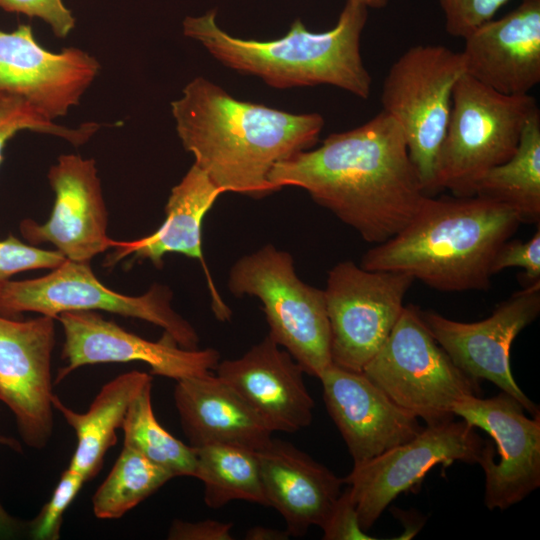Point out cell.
Returning <instances> with one entry per match:
<instances>
[{
    "label": "cell",
    "mask_w": 540,
    "mask_h": 540,
    "mask_svg": "<svg viewBox=\"0 0 540 540\" xmlns=\"http://www.w3.org/2000/svg\"><path fill=\"white\" fill-rule=\"evenodd\" d=\"M269 181L277 191L304 189L372 244L398 233L427 196L400 127L383 111L277 163Z\"/></svg>",
    "instance_id": "6da1fadb"
},
{
    "label": "cell",
    "mask_w": 540,
    "mask_h": 540,
    "mask_svg": "<svg viewBox=\"0 0 540 540\" xmlns=\"http://www.w3.org/2000/svg\"><path fill=\"white\" fill-rule=\"evenodd\" d=\"M184 149L224 193L253 198L277 190L273 167L318 141L324 119L241 101L204 77H196L171 103Z\"/></svg>",
    "instance_id": "7a4b0ae2"
},
{
    "label": "cell",
    "mask_w": 540,
    "mask_h": 540,
    "mask_svg": "<svg viewBox=\"0 0 540 540\" xmlns=\"http://www.w3.org/2000/svg\"><path fill=\"white\" fill-rule=\"evenodd\" d=\"M521 223L489 198L427 195L398 233L363 255L361 267L405 273L439 291L487 290L498 251Z\"/></svg>",
    "instance_id": "3957f363"
},
{
    "label": "cell",
    "mask_w": 540,
    "mask_h": 540,
    "mask_svg": "<svg viewBox=\"0 0 540 540\" xmlns=\"http://www.w3.org/2000/svg\"><path fill=\"white\" fill-rule=\"evenodd\" d=\"M216 16L213 9L186 17L183 33L224 66L256 76L274 88L331 85L369 98L372 80L360 52L368 7L361 0H347L328 31H309L296 19L287 34L270 41L234 37L219 27Z\"/></svg>",
    "instance_id": "277c9868"
},
{
    "label": "cell",
    "mask_w": 540,
    "mask_h": 540,
    "mask_svg": "<svg viewBox=\"0 0 540 540\" xmlns=\"http://www.w3.org/2000/svg\"><path fill=\"white\" fill-rule=\"evenodd\" d=\"M227 286L234 296L261 301L268 335L306 374L319 378L332 364L324 291L298 277L290 253L268 244L244 255L231 267Z\"/></svg>",
    "instance_id": "5b68a950"
},
{
    "label": "cell",
    "mask_w": 540,
    "mask_h": 540,
    "mask_svg": "<svg viewBox=\"0 0 540 540\" xmlns=\"http://www.w3.org/2000/svg\"><path fill=\"white\" fill-rule=\"evenodd\" d=\"M536 100L504 95L464 73L452 94L450 118L437 163V191L473 196L477 179L516 151Z\"/></svg>",
    "instance_id": "8992f818"
},
{
    "label": "cell",
    "mask_w": 540,
    "mask_h": 540,
    "mask_svg": "<svg viewBox=\"0 0 540 540\" xmlns=\"http://www.w3.org/2000/svg\"><path fill=\"white\" fill-rule=\"evenodd\" d=\"M362 373L393 402L426 425L454 420V405L480 396L479 382L460 370L437 343L420 309L405 305L385 342Z\"/></svg>",
    "instance_id": "52a82bcc"
},
{
    "label": "cell",
    "mask_w": 540,
    "mask_h": 540,
    "mask_svg": "<svg viewBox=\"0 0 540 540\" xmlns=\"http://www.w3.org/2000/svg\"><path fill=\"white\" fill-rule=\"evenodd\" d=\"M465 73L461 52L420 44L391 65L382 85V111L400 127L426 195L437 191V163L452 94Z\"/></svg>",
    "instance_id": "ba28073f"
},
{
    "label": "cell",
    "mask_w": 540,
    "mask_h": 540,
    "mask_svg": "<svg viewBox=\"0 0 540 540\" xmlns=\"http://www.w3.org/2000/svg\"><path fill=\"white\" fill-rule=\"evenodd\" d=\"M172 297L169 287L161 284L139 296L115 292L99 281L90 263L66 259L42 277L8 281L0 292V316L16 319L35 312L56 319L68 311L102 310L152 323L180 347L198 349L199 336L172 308Z\"/></svg>",
    "instance_id": "9c48e42d"
},
{
    "label": "cell",
    "mask_w": 540,
    "mask_h": 540,
    "mask_svg": "<svg viewBox=\"0 0 540 540\" xmlns=\"http://www.w3.org/2000/svg\"><path fill=\"white\" fill-rule=\"evenodd\" d=\"M413 282L408 274L367 270L353 261L329 271L323 291L333 364L363 371L398 321Z\"/></svg>",
    "instance_id": "30bf717a"
},
{
    "label": "cell",
    "mask_w": 540,
    "mask_h": 540,
    "mask_svg": "<svg viewBox=\"0 0 540 540\" xmlns=\"http://www.w3.org/2000/svg\"><path fill=\"white\" fill-rule=\"evenodd\" d=\"M485 443L475 427L452 420L426 425L411 440L354 463L343 482L349 486L361 528L369 530L397 496L421 482L436 465L478 464Z\"/></svg>",
    "instance_id": "8fae6325"
},
{
    "label": "cell",
    "mask_w": 540,
    "mask_h": 540,
    "mask_svg": "<svg viewBox=\"0 0 540 540\" xmlns=\"http://www.w3.org/2000/svg\"><path fill=\"white\" fill-rule=\"evenodd\" d=\"M511 395L500 392L483 399L467 396L453 408L455 416L488 433L479 465L485 474L484 503L490 510H505L540 486V413L529 418Z\"/></svg>",
    "instance_id": "7c38bea8"
},
{
    "label": "cell",
    "mask_w": 540,
    "mask_h": 540,
    "mask_svg": "<svg viewBox=\"0 0 540 540\" xmlns=\"http://www.w3.org/2000/svg\"><path fill=\"white\" fill-rule=\"evenodd\" d=\"M427 329L466 375L487 380L514 397L531 415L539 408L516 383L510 366L514 339L540 313V282L526 285L477 322H460L435 311L420 310Z\"/></svg>",
    "instance_id": "4fadbf2b"
},
{
    "label": "cell",
    "mask_w": 540,
    "mask_h": 540,
    "mask_svg": "<svg viewBox=\"0 0 540 540\" xmlns=\"http://www.w3.org/2000/svg\"><path fill=\"white\" fill-rule=\"evenodd\" d=\"M64 331L62 359L55 384L74 370L98 363L143 362L151 373L176 381L215 370L220 359L216 349H185L164 332L159 341L128 332L95 311H68L56 318Z\"/></svg>",
    "instance_id": "5bb4252c"
},
{
    "label": "cell",
    "mask_w": 540,
    "mask_h": 540,
    "mask_svg": "<svg viewBox=\"0 0 540 540\" xmlns=\"http://www.w3.org/2000/svg\"><path fill=\"white\" fill-rule=\"evenodd\" d=\"M54 318L0 316V401L13 412L19 434L34 449L45 448L53 433L51 360Z\"/></svg>",
    "instance_id": "9a60e30c"
},
{
    "label": "cell",
    "mask_w": 540,
    "mask_h": 540,
    "mask_svg": "<svg viewBox=\"0 0 540 540\" xmlns=\"http://www.w3.org/2000/svg\"><path fill=\"white\" fill-rule=\"evenodd\" d=\"M55 201L49 219L39 224L21 221V235L29 244L51 243L67 260L90 263L117 241L107 235L108 212L95 161L61 155L48 173Z\"/></svg>",
    "instance_id": "2e32d148"
},
{
    "label": "cell",
    "mask_w": 540,
    "mask_h": 540,
    "mask_svg": "<svg viewBox=\"0 0 540 540\" xmlns=\"http://www.w3.org/2000/svg\"><path fill=\"white\" fill-rule=\"evenodd\" d=\"M99 68L98 61L81 49H44L30 25L0 30V92L23 97L51 120L79 103Z\"/></svg>",
    "instance_id": "e0dca14e"
},
{
    "label": "cell",
    "mask_w": 540,
    "mask_h": 540,
    "mask_svg": "<svg viewBox=\"0 0 540 540\" xmlns=\"http://www.w3.org/2000/svg\"><path fill=\"white\" fill-rule=\"evenodd\" d=\"M319 379L326 409L354 463L405 443L423 429L417 417L393 402L362 372L332 363Z\"/></svg>",
    "instance_id": "ac0fdd59"
},
{
    "label": "cell",
    "mask_w": 540,
    "mask_h": 540,
    "mask_svg": "<svg viewBox=\"0 0 540 540\" xmlns=\"http://www.w3.org/2000/svg\"><path fill=\"white\" fill-rule=\"evenodd\" d=\"M461 51L465 73L504 95H525L540 82V0H522L478 27Z\"/></svg>",
    "instance_id": "d6986e66"
},
{
    "label": "cell",
    "mask_w": 540,
    "mask_h": 540,
    "mask_svg": "<svg viewBox=\"0 0 540 540\" xmlns=\"http://www.w3.org/2000/svg\"><path fill=\"white\" fill-rule=\"evenodd\" d=\"M215 370L273 432L294 433L311 424L314 400L305 372L269 335L241 357L219 362Z\"/></svg>",
    "instance_id": "ffe728a7"
},
{
    "label": "cell",
    "mask_w": 540,
    "mask_h": 540,
    "mask_svg": "<svg viewBox=\"0 0 540 540\" xmlns=\"http://www.w3.org/2000/svg\"><path fill=\"white\" fill-rule=\"evenodd\" d=\"M268 506L284 518L290 536L320 528L341 494L343 479L289 442L272 438L257 451Z\"/></svg>",
    "instance_id": "44dd1931"
},
{
    "label": "cell",
    "mask_w": 540,
    "mask_h": 540,
    "mask_svg": "<svg viewBox=\"0 0 540 540\" xmlns=\"http://www.w3.org/2000/svg\"><path fill=\"white\" fill-rule=\"evenodd\" d=\"M173 396L192 447L232 444L259 451L272 439L262 417L216 374L176 381Z\"/></svg>",
    "instance_id": "7402d4cb"
},
{
    "label": "cell",
    "mask_w": 540,
    "mask_h": 540,
    "mask_svg": "<svg viewBox=\"0 0 540 540\" xmlns=\"http://www.w3.org/2000/svg\"><path fill=\"white\" fill-rule=\"evenodd\" d=\"M222 193L208 175L193 164L172 188L162 225L146 237L131 242H117L113 247L115 251L107 258V264L133 255L134 259L148 260L161 268L165 255L178 253L200 260L208 273L202 253V222Z\"/></svg>",
    "instance_id": "603a6c76"
},
{
    "label": "cell",
    "mask_w": 540,
    "mask_h": 540,
    "mask_svg": "<svg viewBox=\"0 0 540 540\" xmlns=\"http://www.w3.org/2000/svg\"><path fill=\"white\" fill-rule=\"evenodd\" d=\"M150 382L152 376L145 372L123 373L102 386L84 413L73 411L53 396V408L73 428L77 439L69 468L87 481L98 473L106 452L117 442L116 431L121 428L130 404Z\"/></svg>",
    "instance_id": "cb8c5ba5"
},
{
    "label": "cell",
    "mask_w": 540,
    "mask_h": 540,
    "mask_svg": "<svg viewBox=\"0 0 540 540\" xmlns=\"http://www.w3.org/2000/svg\"><path fill=\"white\" fill-rule=\"evenodd\" d=\"M473 195L513 209L522 223L540 222V110L527 120L514 154L483 173Z\"/></svg>",
    "instance_id": "d4e9b609"
},
{
    "label": "cell",
    "mask_w": 540,
    "mask_h": 540,
    "mask_svg": "<svg viewBox=\"0 0 540 540\" xmlns=\"http://www.w3.org/2000/svg\"><path fill=\"white\" fill-rule=\"evenodd\" d=\"M195 449L193 477L203 482L208 507L219 508L233 500L268 506L257 451L232 444H209Z\"/></svg>",
    "instance_id": "484cf974"
},
{
    "label": "cell",
    "mask_w": 540,
    "mask_h": 540,
    "mask_svg": "<svg viewBox=\"0 0 540 540\" xmlns=\"http://www.w3.org/2000/svg\"><path fill=\"white\" fill-rule=\"evenodd\" d=\"M152 382L148 383L130 404L121 429L123 446L129 447L174 477L194 476L196 449L186 445L165 430L153 412Z\"/></svg>",
    "instance_id": "4316f807"
},
{
    "label": "cell",
    "mask_w": 540,
    "mask_h": 540,
    "mask_svg": "<svg viewBox=\"0 0 540 540\" xmlns=\"http://www.w3.org/2000/svg\"><path fill=\"white\" fill-rule=\"evenodd\" d=\"M173 477L137 451L123 446L110 473L93 495V513L99 519L120 518Z\"/></svg>",
    "instance_id": "83f0119b"
},
{
    "label": "cell",
    "mask_w": 540,
    "mask_h": 540,
    "mask_svg": "<svg viewBox=\"0 0 540 540\" xmlns=\"http://www.w3.org/2000/svg\"><path fill=\"white\" fill-rule=\"evenodd\" d=\"M99 127L97 123H85L78 128L57 125L23 97L0 92V164L6 143L20 131L54 135L77 146L89 140Z\"/></svg>",
    "instance_id": "f1b7e54d"
},
{
    "label": "cell",
    "mask_w": 540,
    "mask_h": 540,
    "mask_svg": "<svg viewBox=\"0 0 540 540\" xmlns=\"http://www.w3.org/2000/svg\"><path fill=\"white\" fill-rule=\"evenodd\" d=\"M86 481L81 473L69 467L61 474L50 500L31 523L33 539L56 540L60 537L63 515Z\"/></svg>",
    "instance_id": "f546056e"
},
{
    "label": "cell",
    "mask_w": 540,
    "mask_h": 540,
    "mask_svg": "<svg viewBox=\"0 0 540 540\" xmlns=\"http://www.w3.org/2000/svg\"><path fill=\"white\" fill-rule=\"evenodd\" d=\"M66 261L57 250H44L10 234L0 240V292L17 273L36 269H54Z\"/></svg>",
    "instance_id": "4dcf8cb0"
},
{
    "label": "cell",
    "mask_w": 540,
    "mask_h": 540,
    "mask_svg": "<svg viewBox=\"0 0 540 540\" xmlns=\"http://www.w3.org/2000/svg\"><path fill=\"white\" fill-rule=\"evenodd\" d=\"M509 0H439L445 18V29L452 37L466 38L481 25L493 19Z\"/></svg>",
    "instance_id": "1f68e13d"
},
{
    "label": "cell",
    "mask_w": 540,
    "mask_h": 540,
    "mask_svg": "<svg viewBox=\"0 0 540 540\" xmlns=\"http://www.w3.org/2000/svg\"><path fill=\"white\" fill-rule=\"evenodd\" d=\"M520 267L524 270L527 285L540 282V227L529 241H506L498 251L492 266L493 274L509 268Z\"/></svg>",
    "instance_id": "d6a6232c"
},
{
    "label": "cell",
    "mask_w": 540,
    "mask_h": 540,
    "mask_svg": "<svg viewBox=\"0 0 540 540\" xmlns=\"http://www.w3.org/2000/svg\"><path fill=\"white\" fill-rule=\"evenodd\" d=\"M0 8L38 17L60 38L66 37L75 26V18L62 0H0Z\"/></svg>",
    "instance_id": "836d02e7"
},
{
    "label": "cell",
    "mask_w": 540,
    "mask_h": 540,
    "mask_svg": "<svg viewBox=\"0 0 540 540\" xmlns=\"http://www.w3.org/2000/svg\"><path fill=\"white\" fill-rule=\"evenodd\" d=\"M325 540H375L364 531L358 520L355 504L346 488L335 501L322 525Z\"/></svg>",
    "instance_id": "e575fe53"
},
{
    "label": "cell",
    "mask_w": 540,
    "mask_h": 540,
    "mask_svg": "<svg viewBox=\"0 0 540 540\" xmlns=\"http://www.w3.org/2000/svg\"><path fill=\"white\" fill-rule=\"evenodd\" d=\"M233 524L207 519L197 522L173 520L167 539L169 540H232Z\"/></svg>",
    "instance_id": "d590c367"
},
{
    "label": "cell",
    "mask_w": 540,
    "mask_h": 540,
    "mask_svg": "<svg viewBox=\"0 0 540 540\" xmlns=\"http://www.w3.org/2000/svg\"><path fill=\"white\" fill-rule=\"evenodd\" d=\"M290 534L287 530H278L265 526H254L250 528L246 534L247 540H285Z\"/></svg>",
    "instance_id": "8d00e7d4"
},
{
    "label": "cell",
    "mask_w": 540,
    "mask_h": 540,
    "mask_svg": "<svg viewBox=\"0 0 540 540\" xmlns=\"http://www.w3.org/2000/svg\"><path fill=\"white\" fill-rule=\"evenodd\" d=\"M19 530V523L0 504V539L11 538Z\"/></svg>",
    "instance_id": "74e56055"
},
{
    "label": "cell",
    "mask_w": 540,
    "mask_h": 540,
    "mask_svg": "<svg viewBox=\"0 0 540 540\" xmlns=\"http://www.w3.org/2000/svg\"><path fill=\"white\" fill-rule=\"evenodd\" d=\"M361 1L364 2L368 8H382L388 2V0H361Z\"/></svg>",
    "instance_id": "f35d334b"
}]
</instances>
